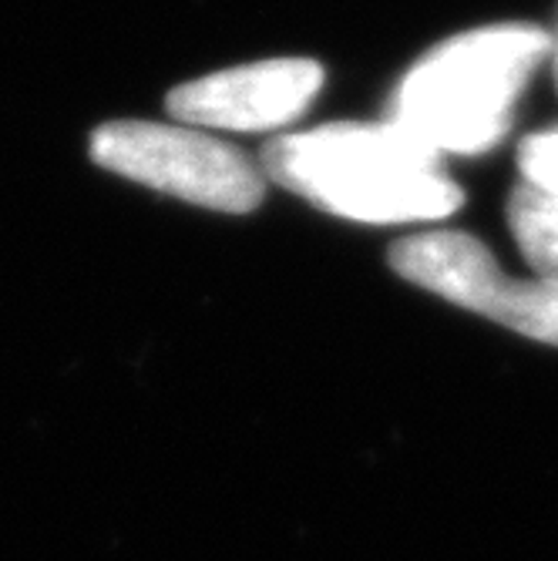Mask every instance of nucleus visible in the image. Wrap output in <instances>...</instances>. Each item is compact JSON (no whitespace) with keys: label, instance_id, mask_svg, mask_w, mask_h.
<instances>
[{"label":"nucleus","instance_id":"1","mask_svg":"<svg viewBox=\"0 0 558 561\" xmlns=\"http://www.w3.org/2000/svg\"><path fill=\"white\" fill-rule=\"evenodd\" d=\"M260 169L323 213L371 226L447 219L465 202L437 151L394 122L280 135L263 148Z\"/></svg>","mask_w":558,"mask_h":561},{"label":"nucleus","instance_id":"3","mask_svg":"<svg viewBox=\"0 0 558 561\" xmlns=\"http://www.w3.org/2000/svg\"><path fill=\"white\" fill-rule=\"evenodd\" d=\"M94 165L216 213H252L266 175L239 148L185 125L109 122L91 135Z\"/></svg>","mask_w":558,"mask_h":561},{"label":"nucleus","instance_id":"8","mask_svg":"<svg viewBox=\"0 0 558 561\" xmlns=\"http://www.w3.org/2000/svg\"><path fill=\"white\" fill-rule=\"evenodd\" d=\"M555 75H558V44H555Z\"/></svg>","mask_w":558,"mask_h":561},{"label":"nucleus","instance_id":"6","mask_svg":"<svg viewBox=\"0 0 558 561\" xmlns=\"http://www.w3.org/2000/svg\"><path fill=\"white\" fill-rule=\"evenodd\" d=\"M509 226L532 273L558 283V195L519 182L509 195Z\"/></svg>","mask_w":558,"mask_h":561},{"label":"nucleus","instance_id":"2","mask_svg":"<svg viewBox=\"0 0 558 561\" xmlns=\"http://www.w3.org/2000/svg\"><path fill=\"white\" fill-rule=\"evenodd\" d=\"M555 50L528 24H491L437 44L403 75L390 122L437 156H481L512 128L515 101Z\"/></svg>","mask_w":558,"mask_h":561},{"label":"nucleus","instance_id":"5","mask_svg":"<svg viewBox=\"0 0 558 561\" xmlns=\"http://www.w3.org/2000/svg\"><path fill=\"white\" fill-rule=\"evenodd\" d=\"M323 88V68L310 58H270L213 71L169 91V115L179 125L270 131L310 112Z\"/></svg>","mask_w":558,"mask_h":561},{"label":"nucleus","instance_id":"7","mask_svg":"<svg viewBox=\"0 0 558 561\" xmlns=\"http://www.w3.org/2000/svg\"><path fill=\"white\" fill-rule=\"evenodd\" d=\"M519 169L522 182L558 195V125L535 131L519 145Z\"/></svg>","mask_w":558,"mask_h":561},{"label":"nucleus","instance_id":"4","mask_svg":"<svg viewBox=\"0 0 558 561\" xmlns=\"http://www.w3.org/2000/svg\"><path fill=\"white\" fill-rule=\"evenodd\" d=\"M390 266L408 283L481 313L528 340L558 346V283L509 276L468 232H421L390 245Z\"/></svg>","mask_w":558,"mask_h":561}]
</instances>
